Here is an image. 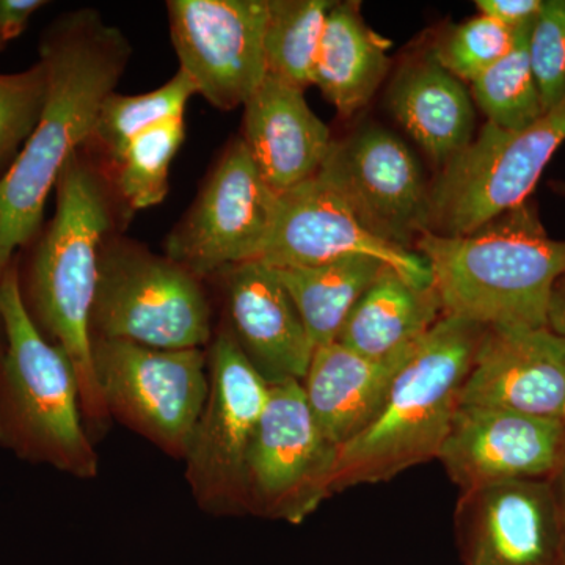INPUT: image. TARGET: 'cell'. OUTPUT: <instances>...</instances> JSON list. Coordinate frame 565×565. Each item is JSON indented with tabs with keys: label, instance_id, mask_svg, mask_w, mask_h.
<instances>
[{
	"label": "cell",
	"instance_id": "10",
	"mask_svg": "<svg viewBox=\"0 0 565 565\" xmlns=\"http://www.w3.org/2000/svg\"><path fill=\"white\" fill-rule=\"evenodd\" d=\"M280 193L264 180L243 137L230 143L191 211L166 243V255L199 278L262 258Z\"/></svg>",
	"mask_w": 565,
	"mask_h": 565
},
{
	"label": "cell",
	"instance_id": "23",
	"mask_svg": "<svg viewBox=\"0 0 565 565\" xmlns=\"http://www.w3.org/2000/svg\"><path fill=\"white\" fill-rule=\"evenodd\" d=\"M441 316L434 288H418L384 267L353 307L337 343L370 359H388L418 343Z\"/></svg>",
	"mask_w": 565,
	"mask_h": 565
},
{
	"label": "cell",
	"instance_id": "33",
	"mask_svg": "<svg viewBox=\"0 0 565 565\" xmlns=\"http://www.w3.org/2000/svg\"><path fill=\"white\" fill-rule=\"evenodd\" d=\"M44 6L43 0H0V51L24 33L33 14Z\"/></svg>",
	"mask_w": 565,
	"mask_h": 565
},
{
	"label": "cell",
	"instance_id": "3",
	"mask_svg": "<svg viewBox=\"0 0 565 565\" xmlns=\"http://www.w3.org/2000/svg\"><path fill=\"white\" fill-rule=\"evenodd\" d=\"M55 195V214L33 253L22 297L40 332L68 355L85 418L103 424L109 414L93 370L92 310L114 225L110 189L79 151L63 169Z\"/></svg>",
	"mask_w": 565,
	"mask_h": 565
},
{
	"label": "cell",
	"instance_id": "7",
	"mask_svg": "<svg viewBox=\"0 0 565 565\" xmlns=\"http://www.w3.org/2000/svg\"><path fill=\"white\" fill-rule=\"evenodd\" d=\"M564 141L565 96L519 131L487 121L430 182L427 232L460 236L527 202Z\"/></svg>",
	"mask_w": 565,
	"mask_h": 565
},
{
	"label": "cell",
	"instance_id": "26",
	"mask_svg": "<svg viewBox=\"0 0 565 565\" xmlns=\"http://www.w3.org/2000/svg\"><path fill=\"white\" fill-rule=\"evenodd\" d=\"M531 25L520 32L514 50L470 84L487 121L505 131L526 128L545 114L527 52Z\"/></svg>",
	"mask_w": 565,
	"mask_h": 565
},
{
	"label": "cell",
	"instance_id": "29",
	"mask_svg": "<svg viewBox=\"0 0 565 565\" xmlns=\"http://www.w3.org/2000/svg\"><path fill=\"white\" fill-rule=\"evenodd\" d=\"M522 31H512L500 22L478 14L452 25L434 44L430 54L456 79L471 84L514 50Z\"/></svg>",
	"mask_w": 565,
	"mask_h": 565
},
{
	"label": "cell",
	"instance_id": "19",
	"mask_svg": "<svg viewBox=\"0 0 565 565\" xmlns=\"http://www.w3.org/2000/svg\"><path fill=\"white\" fill-rule=\"evenodd\" d=\"M243 140L264 180L280 195L313 178L333 143L302 88L273 76L244 106Z\"/></svg>",
	"mask_w": 565,
	"mask_h": 565
},
{
	"label": "cell",
	"instance_id": "9",
	"mask_svg": "<svg viewBox=\"0 0 565 565\" xmlns=\"http://www.w3.org/2000/svg\"><path fill=\"white\" fill-rule=\"evenodd\" d=\"M210 393L185 452V478L203 511L241 514L248 452L270 385L245 359L230 327L207 352Z\"/></svg>",
	"mask_w": 565,
	"mask_h": 565
},
{
	"label": "cell",
	"instance_id": "1",
	"mask_svg": "<svg viewBox=\"0 0 565 565\" xmlns=\"http://www.w3.org/2000/svg\"><path fill=\"white\" fill-rule=\"evenodd\" d=\"M131 57L125 33L96 10L63 14L44 33L40 63L46 98L35 128L0 177V277L43 223L66 163L93 139L104 102Z\"/></svg>",
	"mask_w": 565,
	"mask_h": 565
},
{
	"label": "cell",
	"instance_id": "8",
	"mask_svg": "<svg viewBox=\"0 0 565 565\" xmlns=\"http://www.w3.org/2000/svg\"><path fill=\"white\" fill-rule=\"evenodd\" d=\"M93 370L109 416L167 455L184 459L210 393L203 349L169 351L93 340Z\"/></svg>",
	"mask_w": 565,
	"mask_h": 565
},
{
	"label": "cell",
	"instance_id": "2",
	"mask_svg": "<svg viewBox=\"0 0 565 565\" xmlns=\"http://www.w3.org/2000/svg\"><path fill=\"white\" fill-rule=\"evenodd\" d=\"M414 248L429 263L444 316L484 327H548L565 241L548 236L531 200L471 233H423Z\"/></svg>",
	"mask_w": 565,
	"mask_h": 565
},
{
	"label": "cell",
	"instance_id": "30",
	"mask_svg": "<svg viewBox=\"0 0 565 565\" xmlns=\"http://www.w3.org/2000/svg\"><path fill=\"white\" fill-rule=\"evenodd\" d=\"M44 98L46 71L40 62L21 73L0 74V167L9 162L31 136Z\"/></svg>",
	"mask_w": 565,
	"mask_h": 565
},
{
	"label": "cell",
	"instance_id": "4",
	"mask_svg": "<svg viewBox=\"0 0 565 565\" xmlns=\"http://www.w3.org/2000/svg\"><path fill=\"white\" fill-rule=\"evenodd\" d=\"M486 327L441 316L394 377L381 411L334 459L330 493L392 481L437 459Z\"/></svg>",
	"mask_w": 565,
	"mask_h": 565
},
{
	"label": "cell",
	"instance_id": "22",
	"mask_svg": "<svg viewBox=\"0 0 565 565\" xmlns=\"http://www.w3.org/2000/svg\"><path fill=\"white\" fill-rule=\"evenodd\" d=\"M392 43L364 21L360 2H333L315 63L313 85L341 117L366 107L390 73Z\"/></svg>",
	"mask_w": 565,
	"mask_h": 565
},
{
	"label": "cell",
	"instance_id": "31",
	"mask_svg": "<svg viewBox=\"0 0 565 565\" xmlns=\"http://www.w3.org/2000/svg\"><path fill=\"white\" fill-rule=\"evenodd\" d=\"M533 68L544 109L565 96V0H544L527 36Z\"/></svg>",
	"mask_w": 565,
	"mask_h": 565
},
{
	"label": "cell",
	"instance_id": "25",
	"mask_svg": "<svg viewBox=\"0 0 565 565\" xmlns=\"http://www.w3.org/2000/svg\"><path fill=\"white\" fill-rule=\"evenodd\" d=\"M330 0H269L264 57L267 76L302 88L313 84L315 63Z\"/></svg>",
	"mask_w": 565,
	"mask_h": 565
},
{
	"label": "cell",
	"instance_id": "21",
	"mask_svg": "<svg viewBox=\"0 0 565 565\" xmlns=\"http://www.w3.org/2000/svg\"><path fill=\"white\" fill-rule=\"evenodd\" d=\"M386 102L393 117L440 169L473 140V98L430 52L401 66Z\"/></svg>",
	"mask_w": 565,
	"mask_h": 565
},
{
	"label": "cell",
	"instance_id": "5",
	"mask_svg": "<svg viewBox=\"0 0 565 565\" xmlns=\"http://www.w3.org/2000/svg\"><path fill=\"white\" fill-rule=\"evenodd\" d=\"M0 448L81 479L99 459L82 422L79 381L68 355L33 322L17 264L0 277Z\"/></svg>",
	"mask_w": 565,
	"mask_h": 565
},
{
	"label": "cell",
	"instance_id": "6",
	"mask_svg": "<svg viewBox=\"0 0 565 565\" xmlns=\"http://www.w3.org/2000/svg\"><path fill=\"white\" fill-rule=\"evenodd\" d=\"M200 280L167 255L107 241L93 302V340L203 349L212 340V319Z\"/></svg>",
	"mask_w": 565,
	"mask_h": 565
},
{
	"label": "cell",
	"instance_id": "13",
	"mask_svg": "<svg viewBox=\"0 0 565 565\" xmlns=\"http://www.w3.org/2000/svg\"><path fill=\"white\" fill-rule=\"evenodd\" d=\"M170 35L180 71L221 110L244 107L267 77L269 0H170Z\"/></svg>",
	"mask_w": 565,
	"mask_h": 565
},
{
	"label": "cell",
	"instance_id": "14",
	"mask_svg": "<svg viewBox=\"0 0 565 565\" xmlns=\"http://www.w3.org/2000/svg\"><path fill=\"white\" fill-rule=\"evenodd\" d=\"M364 256L377 259L418 288H434L429 263L370 232L321 174L281 193L277 221L258 262L310 267Z\"/></svg>",
	"mask_w": 565,
	"mask_h": 565
},
{
	"label": "cell",
	"instance_id": "20",
	"mask_svg": "<svg viewBox=\"0 0 565 565\" xmlns=\"http://www.w3.org/2000/svg\"><path fill=\"white\" fill-rule=\"evenodd\" d=\"M416 344L381 360L340 343L315 349L302 386L315 422L330 444L340 448L373 422Z\"/></svg>",
	"mask_w": 565,
	"mask_h": 565
},
{
	"label": "cell",
	"instance_id": "15",
	"mask_svg": "<svg viewBox=\"0 0 565 565\" xmlns=\"http://www.w3.org/2000/svg\"><path fill=\"white\" fill-rule=\"evenodd\" d=\"M437 460L460 492L522 479H552L565 463V422L459 405Z\"/></svg>",
	"mask_w": 565,
	"mask_h": 565
},
{
	"label": "cell",
	"instance_id": "17",
	"mask_svg": "<svg viewBox=\"0 0 565 565\" xmlns=\"http://www.w3.org/2000/svg\"><path fill=\"white\" fill-rule=\"evenodd\" d=\"M460 405L565 422V337L548 327H486Z\"/></svg>",
	"mask_w": 565,
	"mask_h": 565
},
{
	"label": "cell",
	"instance_id": "12",
	"mask_svg": "<svg viewBox=\"0 0 565 565\" xmlns=\"http://www.w3.org/2000/svg\"><path fill=\"white\" fill-rule=\"evenodd\" d=\"M318 173L370 232L415 250L416 241L429 226L430 182L418 158L396 134L371 125L333 140Z\"/></svg>",
	"mask_w": 565,
	"mask_h": 565
},
{
	"label": "cell",
	"instance_id": "27",
	"mask_svg": "<svg viewBox=\"0 0 565 565\" xmlns=\"http://www.w3.org/2000/svg\"><path fill=\"white\" fill-rule=\"evenodd\" d=\"M184 137V117L158 122L139 134L114 163L115 188L129 210H150L166 200L170 167Z\"/></svg>",
	"mask_w": 565,
	"mask_h": 565
},
{
	"label": "cell",
	"instance_id": "18",
	"mask_svg": "<svg viewBox=\"0 0 565 565\" xmlns=\"http://www.w3.org/2000/svg\"><path fill=\"white\" fill-rule=\"evenodd\" d=\"M221 277L228 327L245 359L269 385L302 382L315 345L274 267L255 259Z\"/></svg>",
	"mask_w": 565,
	"mask_h": 565
},
{
	"label": "cell",
	"instance_id": "34",
	"mask_svg": "<svg viewBox=\"0 0 565 565\" xmlns=\"http://www.w3.org/2000/svg\"><path fill=\"white\" fill-rule=\"evenodd\" d=\"M548 329L565 337V275L557 280L553 289L548 308Z\"/></svg>",
	"mask_w": 565,
	"mask_h": 565
},
{
	"label": "cell",
	"instance_id": "35",
	"mask_svg": "<svg viewBox=\"0 0 565 565\" xmlns=\"http://www.w3.org/2000/svg\"><path fill=\"white\" fill-rule=\"evenodd\" d=\"M556 494L557 512H559L561 545H563V565H565V463L552 478Z\"/></svg>",
	"mask_w": 565,
	"mask_h": 565
},
{
	"label": "cell",
	"instance_id": "32",
	"mask_svg": "<svg viewBox=\"0 0 565 565\" xmlns=\"http://www.w3.org/2000/svg\"><path fill=\"white\" fill-rule=\"evenodd\" d=\"M542 3L544 0H476V9L512 31H522L533 24Z\"/></svg>",
	"mask_w": 565,
	"mask_h": 565
},
{
	"label": "cell",
	"instance_id": "16",
	"mask_svg": "<svg viewBox=\"0 0 565 565\" xmlns=\"http://www.w3.org/2000/svg\"><path fill=\"white\" fill-rule=\"evenodd\" d=\"M463 565H563L552 479H522L460 494Z\"/></svg>",
	"mask_w": 565,
	"mask_h": 565
},
{
	"label": "cell",
	"instance_id": "24",
	"mask_svg": "<svg viewBox=\"0 0 565 565\" xmlns=\"http://www.w3.org/2000/svg\"><path fill=\"white\" fill-rule=\"evenodd\" d=\"M384 263L364 256L310 267H274L302 316L315 349L337 343L349 315Z\"/></svg>",
	"mask_w": 565,
	"mask_h": 565
},
{
	"label": "cell",
	"instance_id": "36",
	"mask_svg": "<svg viewBox=\"0 0 565 565\" xmlns=\"http://www.w3.org/2000/svg\"><path fill=\"white\" fill-rule=\"evenodd\" d=\"M0 340H2V326H0Z\"/></svg>",
	"mask_w": 565,
	"mask_h": 565
},
{
	"label": "cell",
	"instance_id": "11",
	"mask_svg": "<svg viewBox=\"0 0 565 565\" xmlns=\"http://www.w3.org/2000/svg\"><path fill=\"white\" fill-rule=\"evenodd\" d=\"M337 446L323 437L302 382L270 385L245 471L247 512L302 523L330 493Z\"/></svg>",
	"mask_w": 565,
	"mask_h": 565
},
{
	"label": "cell",
	"instance_id": "28",
	"mask_svg": "<svg viewBox=\"0 0 565 565\" xmlns=\"http://www.w3.org/2000/svg\"><path fill=\"white\" fill-rule=\"evenodd\" d=\"M193 95H196L195 87L182 71L162 87L143 95L126 96L114 92L103 104L93 140L102 145L115 163L139 134L158 122L184 117Z\"/></svg>",
	"mask_w": 565,
	"mask_h": 565
}]
</instances>
